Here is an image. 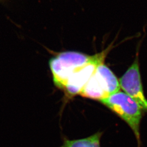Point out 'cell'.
I'll list each match as a JSON object with an SVG mask.
<instances>
[{
	"label": "cell",
	"mask_w": 147,
	"mask_h": 147,
	"mask_svg": "<svg viewBox=\"0 0 147 147\" xmlns=\"http://www.w3.org/2000/svg\"><path fill=\"white\" fill-rule=\"evenodd\" d=\"M100 102L126 122L135 136L137 147H141L140 128L143 110L140 105L129 95L121 91L110 95Z\"/></svg>",
	"instance_id": "obj_1"
},
{
	"label": "cell",
	"mask_w": 147,
	"mask_h": 147,
	"mask_svg": "<svg viewBox=\"0 0 147 147\" xmlns=\"http://www.w3.org/2000/svg\"><path fill=\"white\" fill-rule=\"evenodd\" d=\"M93 58L94 55L89 56L76 51H64L57 53L49 61L55 85L63 90L71 75L89 63Z\"/></svg>",
	"instance_id": "obj_2"
},
{
	"label": "cell",
	"mask_w": 147,
	"mask_h": 147,
	"mask_svg": "<svg viewBox=\"0 0 147 147\" xmlns=\"http://www.w3.org/2000/svg\"><path fill=\"white\" fill-rule=\"evenodd\" d=\"M104 62L97 65L94 73L81 91L80 94L82 96L100 101L119 91V81Z\"/></svg>",
	"instance_id": "obj_3"
},
{
	"label": "cell",
	"mask_w": 147,
	"mask_h": 147,
	"mask_svg": "<svg viewBox=\"0 0 147 147\" xmlns=\"http://www.w3.org/2000/svg\"><path fill=\"white\" fill-rule=\"evenodd\" d=\"M111 47L94 55V58L89 63L78 69L69 77L63 90L69 96L80 94L85 84L94 73L97 65L104 62L105 57L110 50Z\"/></svg>",
	"instance_id": "obj_4"
},
{
	"label": "cell",
	"mask_w": 147,
	"mask_h": 147,
	"mask_svg": "<svg viewBox=\"0 0 147 147\" xmlns=\"http://www.w3.org/2000/svg\"><path fill=\"white\" fill-rule=\"evenodd\" d=\"M119 82L121 88L125 93L131 97L143 110L147 112V100L142 87L138 55L131 65L121 77Z\"/></svg>",
	"instance_id": "obj_5"
},
{
	"label": "cell",
	"mask_w": 147,
	"mask_h": 147,
	"mask_svg": "<svg viewBox=\"0 0 147 147\" xmlns=\"http://www.w3.org/2000/svg\"><path fill=\"white\" fill-rule=\"evenodd\" d=\"M102 132H97L89 137L77 140L63 138V144L59 147H101L100 140Z\"/></svg>",
	"instance_id": "obj_6"
}]
</instances>
